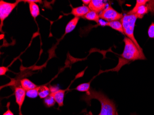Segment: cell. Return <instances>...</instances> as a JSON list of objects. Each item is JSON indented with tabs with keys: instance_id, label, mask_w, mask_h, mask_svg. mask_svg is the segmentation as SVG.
<instances>
[{
	"instance_id": "obj_1",
	"label": "cell",
	"mask_w": 154,
	"mask_h": 115,
	"mask_svg": "<svg viewBox=\"0 0 154 115\" xmlns=\"http://www.w3.org/2000/svg\"><path fill=\"white\" fill-rule=\"evenodd\" d=\"M81 100L87 103V105L90 106L91 100L96 99L100 102L101 104V110L98 115H118L116 106L113 100L109 98L104 93L101 91H97L91 89L89 91L86 92L85 95L81 97ZM86 115H93L90 111Z\"/></svg>"
},
{
	"instance_id": "obj_2",
	"label": "cell",
	"mask_w": 154,
	"mask_h": 115,
	"mask_svg": "<svg viewBox=\"0 0 154 115\" xmlns=\"http://www.w3.org/2000/svg\"><path fill=\"white\" fill-rule=\"evenodd\" d=\"M123 41L125 44L124 49L121 58H119L121 59L119 61L124 60L121 65V67L129 62L137 60H146L145 56L141 54L138 48L131 40L125 37Z\"/></svg>"
},
{
	"instance_id": "obj_3",
	"label": "cell",
	"mask_w": 154,
	"mask_h": 115,
	"mask_svg": "<svg viewBox=\"0 0 154 115\" xmlns=\"http://www.w3.org/2000/svg\"><path fill=\"white\" fill-rule=\"evenodd\" d=\"M137 19V17L134 14H127L123 15V17L120 21L122 24L124 35H127V38H129L134 42L136 46L137 47L140 52L141 54L143 56H145L142 48L138 44L134 35L135 26Z\"/></svg>"
},
{
	"instance_id": "obj_4",
	"label": "cell",
	"mask_w": 154,
	"mask_h": 115,
	"mask_svg": "<svg viewBox=\"0 0 154 115\" xmlns=\"http://www.w3.org/2000/svg\"><path fill=\"white\" fill-rule=\"evenodd\" d=\"M99 15L100 18L108 22L121 20L123 17L122 14L116 11L110 6L106 7L99 14Z\"/></svg>"
},
{
	"instance_id": "obj_5",
	"label": "cell",
	"mask_w": 154,
	"mask_h": 115,
	"mask_svg": "<svg viewBox=\"0 0 154 115\" xmlns=\"http://www.w3.org/2000/svg\"><path fill=\"white\" fill-rule=\"evenodd\" d=\"M19 1H16L14 3L6 2L1 0L0 1V20H1V29H2L3 25L4 20L10 15L16 6Z\"/></svg>"
},
{
	"instance_id": "obj_6",
	"label": "cell",
	"mask_w": 154,
	"mask_h": 115,
	"mask_svg": "<svg viewBox=\"0 0 154 115\" xmlns=\"http://www.w3.org/2000/svg\"><path fill=\"white\" fill-rule=\"evenodd\" d=\"M14 95L16 103L19 106V115H23L21 109L26 98V91L21 87H16L14 90Z\"/></svg>"
},
{
	"instance_id": "obj_7",
	"label": "cell",
	"mask_w": 154,
	"mask_h": 115,
	"mask_svg": "<svg viewBox=\"0 0 154 115\" xmlns=\"http://www.w3.org/2000/svg\"><path fill=\"white\" fill-rule=\"evenodd\" d=\"M88 7L91 11L99 14L106 8L107 4L102 0H92Z\"/></svg>"
},
{
	"instance_id": "obj_8",
	"label": "cell",
	"mask_w": 154,
	"mask_h": 115,
	"mask_svg": "<svg viewBox=\"0 0 154 115\" xmlns=\"http://www.w3.org/2000/svg\"><path fill=\"white\" fill-rule=\"evenodd\" d=\"M66 89H58L53 92H51L50 95L52 96L55 102L58 104L59 107H62L64 105V99L65 95Z\"/></svg>"
},
{
	"instance_id": "obj_9",
	"label": "cell",
	"mask_w": 154,
	"mask_h": 115,
	"mask_svg": "<svg viewBox=\"0 0 154 115\" xmlns=\"http://www.w3.org/2000/svg\"><path fill=\"white\" fill-rule=\"evenodd\" d=\"M91 11L88 6L83 5L80 7L73 8H72L71 14L74 15L75 17H83L87 13Z\"/></svg>"
},
{
	"instance_id": "obj_10",
	"label": "cell",
	"mask_w": 154,
	"mask_h": 115,
	"mask_svg": "<svg viewBox=\"0 0 154 115\" xmlns=\"http://www.w3.org/2000/svg\"><path fill=\"white\" fill-rule=\"evenodd\" d=\"M20 84L21 87L26 91L29 90L35 89V88L38 87L37 85L34 83L30 81L27 78H24L22 79V80H21Z\"/></svg>"
},
{
	"instance_id": "obj_11",
	"label": "cell",
	"mask_w": 154,
	"mask_h": 115,
	"mask_svg": "<svg viewBox=\"0 0 154 115\" xmlns=\"http://www.w3.org/2000/svg\"><path fill=\"white\" fill-rule=\"evenodd\" d=\"M79 18L78 17H74V18L71 20L68 24L66 25L65 28V34L69 33L72 32L76 27V26L78 23Z\"/></svg>"
},
{
	"instance_id": "obj_12",
	"label": "cell",
	"mask_w": 154,
	"mask_h": 115,
	"mask_svg": "<svg viewBox=\"0 0 154 115\" xmlns=\"http://www.w3.org/2000/svg\"><path fill=\"white\" fill-rule=\"evenodd\" d=\"M107 26H109L114 30H116L124 35L122 24L121 21H114L112 22H108Z\"/></svg>"
},
{
	"instance_id": "obj_13",
	"label": "cell",
	"mask_w": 154,
	"mask_h": 115,
	"mask_svg": "<svg viewBox=\"0 0 154 115\" xmlns=\"http://www.w3.org/2000/svg\"><path fill=\"white\" fill-rule=\"evenodd\" d=\"M29 5L31 15L33 18L36 19L40 14L38 5L35 2H29Z\"/></svg>"
},
{
	"instance_id": "obj_14",
	"label": "cell",
	"mask_w": 154,
	"mask_h": 115,
	"mask_svg": "<svg viewBox=\"0 0 154 115\" xmlns=\"http://www.w3.org/2000/svg\"><path fill=\"white\" fill-rule=\"evenodd\" d=\"M83 18L88 20L93 21L98 23L100 20L99 14L94 11H90L89 13H87L86 15L83 17Z\"/></svg>"
},
{
	"instance_id": "obj_15",
	"label": "cell",
	"mask_w": 154,
	"mask_h": 115,
	"mask_svg": "<svg viewBox=\"0 0 154 115\" xmlns=\"http://www.w3.org/2000/svg\"><path fill=\"white\" fill-rule=\"evenodd\" d=\"M51 94L50 88L46 86H40L39 89V96L41 98H45L50 95Z\"/></svg>"
},
{
	"instance_id": "obj_16",
	"label": "cell",
	"mask_w": 154,
	"mask_h": 115,
	"mask_svg": "<svg viewBox=\"0 0 154 115\" xmlns=\"http://www.w3.org/2000/svg\"><path fill=\"white\" fill-rule=\"evenodd\" d=\"M40 86H38L35 89H32L26 91V95L30 98H37L39 96V89Z\"/></svg>"
},
{
	"instance_id": "obj_17",
	"label": "cell",
	"mask_w": 154,
	"mask_h": 115,
	"mask_svg": "<svg viewBox=\"0 0 154 115\" xmlns=\"http://www.w3.org/2000/svg\"><path fill=\"white\" fill-rule=\"evenodd\" d=\"M90 86H91V82H89V83H83L80 84L78 86L75 88V89L79 92H87L91 89Z\"/></svg>"
},
{
	"instance_id": "obj_18",
	"label": "cell",
	"mask_w": 154,
	"mask_h": 115,
	"mask_svg": "<svg viewBox=\"0 0 154 115\" xmlns=\"http://www.w3.org/2000/svg\"><path fill=\"white\" fill-rule=\"evenodd\" d=\"M55 100H54L52 96L50 95L44 99V104L48 108L52 107L54 106L55 104Z\"/></svg>"
},
{
	"instance_id": "obj_19",
	"label": "cell",
	"mask_w": 154,
	"mask_h": 115,
	"mask_svg": "<svg viewBox=\"0 0 154 115\" xmlns=\"http://www.w3.org/2000/svg\"><path fill=\"white\" fill-rule=\"evenodd\" d=\"M148 34L150 38L154 39V23H152L149 27Z\"/></svg>"
},
{
	"instance_id": "obj_20",
	"label": "cell",
	"mask_w": 154,
	"mask_h": 115,
	"mask_svg": "<svg viewBox=\"0 0 154 115\" xmlns=\"http://www.w3.org/2000/svg\"><path fill=\"white\" fill-rule=\"evenodd\" d=\"M8 71H9L8 67L1 66L0 67V75L1 76L5 75Z\"/></svg>"
},
{
	"instance_id": "obj_21",
	"label": "cell",
	"mask_w": 154,
	"mask_h": 115,
	"mask_svg": "<svg viewBox=\"0 0 154 115\" xmlns=\"http://www.w3.org/2000/svg\"><path fill=\"white\" fill-rule=\"evenodd\" d=\"M97 24L98 25H99V26H107L108 22H107L106 21L104 20L103 19H100L99 21L98 22Z\"/></svg>"
},
{
	"instance_id": "obj_22",
	"label": "cell",
	"mask_w": 154,
	"mask_h": 115,
	"mask_svg": "<svg viewBox=\"0 0 154 115\" xmlns=\"http://www.w3.org/2000/svg\"><path fill=\"white\" fill-rule=\"evenodd\" d=\"M9 104H10V103H8V105H7L8 110L2 115H14V113H13V112L9 109V105H10Z\"/></svg>"
},
{
	"instance_id": "obj_23",
	"label": "cell",
	"mask_w": 154,
	"mask_h": 115,
	"mask_svg": "<svg viewBox=\"0 0 154 115\" xmlns=\"http://www.w3.org/2000/svg\"><path fill=\"white\" fill-rule=\"evenodd\" d=\"M22 2H38V3H42V1H40V0H26V1H21Z\"/></svg>"
},
{
	"instance_id": "obj_24",
	"label": "cell",
	"mask_w": 154,
	"mask_h": 115,
	"mask_svg": "<svg viewBox=\"0 0 154 115\" xmlns=\"http://www.w3.org/2000/svg\"><path fill=\"white\" fill-rule=\"evenodd\" d=\"M81 1L82 2L84 5H85V6H87V5H88V6H89L90 2H91V0H82Z\"/></svg>"
}]
</instances>
